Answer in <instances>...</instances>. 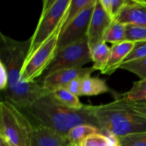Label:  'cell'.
<instances>
[{
    "mask_svg": "<svg viewBox=\"0 0 146 146\" xmlns=\"http://www.w3.org/2000/svg\"><path fill=\"white\" fill-rule=\"evenodd\" d=\"M123 96L131 101L146 102V79L134 82L131 89Z\"/></svg>",
    "mask_w": 146,
    "mask_h": 146,
    "instance_id": "20",
    "label": "cell"
},
{
    "mask_svg": "<svg viewBox=\"0 0 146 146\" xmlns=\"http://www.w3.org/2000/svg\"><path fill=\"white\" fill-rule=\"evenodd\" d=\"M125 41L135 43L146 41V28L133 25H126Z\"/></svg>",
    "mask_w": 146,
    "mask_h": 146,
    "instance_id": "24",
    "label": "cell"
},
{
    "mask_svg": "<svg viewBox=\"0 0 146 146\" xmlns=\"http://www.w3.org/2000/svg\"><path fill=\"white\" fill-rule=\"evenodd\" d=\"M90 62H92L91 48L88 39L85 38L57 51L55 58L42 77L58 70L82 68Z\"/></svg>",
    "mask_w": 146,
    "mask_h": 146,
    "instance_id": "7",
    "label": "cell"
},
{
    "mask_svg": "<svg viewBox=\"0 0 146 146\" xmlns=\"http://www.w3.org/2000/svg\"><path fill=\"white\" fill-rule=\"evenodd\" d=\"M146 57V41H139L135 42V46L127 58L124 60L123 64L131 62L135 60L141 59Z\"/></svg>",
    "mask_w": 146,
    "mask_h": 146,
    "instance_id": "26",
    "label": "cell"
},
{
    "mask_svg": "<svg viewBox=\"0 0 146 146\" xmlns=\"http://www.w3.org/2000/svg\"><path fill=\"white\" fill-rule=\"evenodd\" d=\"M0 146H9L7 142L2 138H0Z\"/></svg>",
    "mask_w": 146,
    "mask_h": 146,
    "instance_id": "29",
    "label": "cell"
},
{
    "mask_svg": "<svg viewBox=\"0 0 146 146\" xmlns=\"http://www.w3.org/2000/svg\"><path fill=\"white\" fill-rule=\"evenodd\" d=\"M95 69L93 66L88 68H78L61 69L53 72L48 75L41 78L40 81L42 83L44 88L51 93L55 90L65 88L71 81L77 78H84L91 76Z\"/></svg>",
    "mask_w": 146,
    "mask_h": 146,
    "instance_id": "9",
    "label": "cell"
},
{
    "mask_svg": "<svg viewBox=\"0 0 146 146\" xmlns=\"http://www.w3.org/2000/svg\"><path fill=\"white\" fill-rule=\"evenodd\" d=\"M120 146H146V131L119 138Z\"/></svg>",
    "mask_w": 146,
    "mask_h": 146,
    "instance_id": "23",
    "label": "cell"
},
{
    "mask_svg": "<svg viewBox=\"0 0 146 146\" xmlns=\"http://www.w3.org/2000/svg\"><path fill=\"white\" fill-rule=\"evenodd\" d=\"M100 2L113 21L126 6L128 0H100Z\"/></svg>",
    "mask_w": 146,
    "mask_h": 146,
    "instance_id": "21",
    "label": "cell"
},
{
    "mask_svg": "<svg viewBox=\"0 0 146 146\" xmlns=\"http://www.w3.org/2000/svg\"><path fill=\"white\" fill-rule=\"evenodd\" d=\"M22 111L34 127L38 125L48 128L65 139L70 130L78 125L86 123L98 127L93 106L84 105L79 110L66 108L55 104L48 94L37 99Z\"/></svg>",
    "mask_w": 146,
    "mask_h": 146,
    "instance_id": "2",
    "label": "cell"
},
{
    "mask_svg": "<svg viewBox=\"0 0 146 146\" xmlns=\"http://www.w3.org/2000/svg\"><path fill=\"white\" fill-rule=\"evenodd\" d=\"M80 146H112V145L106 135L102 133H96L87 137Z\"/></svg>",
    "mask_w": 146,
    "mask_h": 146,
    "instance_id": "25",
    "label": "cell"
},
{
    "mask_svg": "<svg viewBox=\"0 0 146 146\" xmlns=\"http://www.w3.org/2000/svg\"><path fill=\"white\" fill-rule=\"evenodd\" d=\"M30 40L24 41L13 39L0 33V61L8 74V86L1 92V101H7L24 111L34 101L49 93L44 88L40 80L31 83L21 81V71L29 48Z\"/></svg>",
    "mask_w": 146,
    "mask_h": 146,
    "instance_id": "1",
    "label": "cell"
},
{
    "mask_svg": "<svg viewBox=\"0 0 146 146\" xmlns=\"http://www.w3.org/2000/svg\"><path fill=\"white\" fill-rule=\"evenodd\" d=\"M31 146H67L65 138L43 126H34Z\"/></svg>",
    "mask_w": 146,
    "mask_h": 146,
    "instance_id": "13",
    "label": "cell"
},
{
    "mask_svg": "<svg viewBox=\"0 0 146 146\" xmlns=\"http://www.w3.org/2000/svg\"><path fill=\"white\" fill-rule=\"evenodd\" d=\"M64 24L30 56L26 58L21 71V78L23 82H34L41 78L46 72L56 54L59 36Z\"/></svg>",
    "mask_w": 146,
    "mask_h": 146,
    "instance_id": "6",
    "label": "cell"
},
{
    "mask_svg": "<svg viewBox=\"0 0 146 146\" xmlns=\"http://www.w3.org/2000/svg\"><path fill=\"white\" fill-rule=\"evenodd\" d=\"M8 74L5 66L0 61V90L1 92L6 91L8 86Z\"/></svg>",
    "mask_w": 146,
    "mask_h": 146,
    "instance_id": "28",
    "label": "cell"
},
{
    "mask_svg": "<svg viewBox=\"0 0 146 146\" xmlns=\"http://www.w3.org/2000/svg\"><path fill=\"white\" fill-rule=\"evenodd\" d=\"M34 125L20 108L7 101L0 103V138L9 146H31Z\"/></svg>",
    "mask_w": 146,
    "mask_h": 146,
    "instance_id": "4",
    "label": "cell"
},
{
    "mask_svg": "<svg viewBox=\"0 0 146 146\" xmlns=\"http://www.w3.org/2000/svg\"><path fill=\"white\" fill-rule=\"evenodd\" d=\"M71 0H44L43 8L34 34L30 40L27 58L45 42L65 21Z\"/></svg>",
    "mask_w": 146,
    "mask_h": 146,
    "instance_id": "5",
    "label": "cell"
},
{
    "mask_svg": "<svg viewBox=\"0 0 146 146\" xmlns=\"http://www.w3.org/2000/svg\"><path fill=\"white\" fill-rule=\"evenodd\" d=\"M96 1L94 0L84 11L62 29L59 36L57 51L87 38L90 20Z\"/></svg>",
    "mask_w": 146,
    "mask_h": 146,
    "instance_id": "8",
    "label": "cell"
},
{
    "mask_svg": "<svg viewBox=\"0 0 146 146\" xmlns=\"http://www.w3.org/2000/svg\"><path fill=\"white\" fill-rule=\"evenodd\" d=\"M48 96L57 105L66 108L79 110L84 106V104L80 101L78 96L74 95L64 88H59L49 93Z\"/></svg>",
    "mask_w": 146,
    "mask_h": 146,
    "instance_id": "15",
    "label": "cell"
},
{
    "mask_svg": "<svg viewBox=\"0 0 146 146\" xmlns=\"http://www.w3.org/2000/svg\"><path fill=\"white\" fill-rule=\"evenodd\" d=\"M94 1V0H71V3L67 10L63 28L69 24L77 16L79 15Z\"/></svg>",
    "mask_w": 146,
    "mask_h": 146,
    "instance_id": "19",
    "label": "cell"
},
{
    "mask_svg": "<svg viewBox=\"0 0 146 146\" xmlns=\"http://www.w3.org/2000/svg\"><path fill=\"white\" fill-rule=\"evenodd\" d=\"M135 44V42L129 41H125L119 44H113L111 47V55L109 60L107 63L106 68L101 73L106 75H111L118 68H120L124 60L133 49Z\"/></svg>",
    "mask_w": 146,
    "mask_h": 146,
    "instance_id": "12",
    "label": "cell"
},
{
    "mask_svg": "<svg viewBox=\"0 0 146 146\" xmlns=\"http://www.w3.org/2000/svg\"><path fill=\"white\" fill-rule=\"evenodd\" d=\"M115 20L126 25L146 28V1L128 0L126 6Z\"/></svg>",
    "mask_w": 146,
    "mask_h": 146,
    "instance_id": "11",
    "label": "cell"
},
{
    "mask_svg": "<svg viewBox=\"0 0 146 146\" xmlns=\"http://www.w3.org/2000/svg\"><path fill=\"white\" fill-rule=\"evenodd\" d=\"M126 24L113 20L106 33L104 41L113 44H119L125 41Z\"/></svg>",
    "mask_w": 146,
    "mask_h": 146,
    "instance_id": "18",
    "label": "cell"
},
{
    "mask_svg": "<svg viewBox=\"0 0 146 146\" xmlns=\"http://www.w3.org/2000/svg\"><path fill=\"white\" fill-rule=\"evenodd\" d=\"M110 88L105 80L98 77L88 76L83 78L80 91V96H97L109 92Z\"/></svg>",
    "mask_w": 146,
    "mask_h": 146,
    "instance_id": "16",
    "label": "cell"
},
{
    "mask_svg": "<svg viewBox=\"0 0 146 146\" xmlns=\"http://www.w3.org/2000/svg\"><path fill=\"white\" fill-rule=\"evenodd\" d=\"M93 68L95 71L102 72L106 68L111 55V48L108 46L105 41L97 44L91 48Z\"/></svg>",
    "mask_w": 146,
    "mask_h": 146,
    "instance_id": "17",
    "label": "cell"
},
{
    "mask_svg": "<svg viewBox=\"0 0 146 146\" xmlns=\"http://www.w3.org/2000/svg\"><path fill=\"white\" fill-rule=\"evenodd\" d=\"M101 130L108 131L118 138L146 131V102L134 101L122 96L106 104L93 106Z\"/></svg>",
    "mask_w": 146,
    "mask_h": 146,
    "instance_id": "3",
    "label": "cell"
},
{
    "mask_svg": "<svg viewBox=\"0 0 146 146\" xmlns=\"http://www.w3.org/2000/svg\"><path fill=\"white\" fill-rule=\"evenodd\" d=\"M83 78H84L80 77V78H77L76 79L73 80L64 88L69 91L70 92L74 94V95L77 96H80V91H81V84H82Z\"/></svg>",
    "mask_w": 146,
    "mask_h": 146,
    "instance_id": "27",
    "label": "cell"
},
{
    "mask_svg": "<svg viewBox=\"0 0 146 146\" xmlns=\"http://www.w3.org/2000/svg\"><path fill=\"white\" fill-rule=\"evenodd\" d=\"M101 133V128L92 124H81L71 128L66 138L67 146H80L89 135Z\"/></svg>",
    "mask_w": 146,
    "mask_h": 146,
    "instance_id": "14",
    "label": "cell"
},
{
    "mask_svg": "<svg viewBox=\"0 0 146 146\" xmlns=\"http://www.w3.org/2000/svg\"><path fill=\"white\" fill-rule=\"evenodd\" d=\"M120 68L135 74L141 79H146V57L122 64Z\"/></svg>",
    "mask_w": 146,
    "mask_h": 146,
    "instance_id": "22",
    "label": "cell"
},
{
    "mask_svg": "<svg viewBox=\"0 0 146 146\" xmlns=\"http://www.w3.org/2000/svg\"><path fill=\"white\" fill-rule=\"evenodd\" d=\"M112 21V19L102 7L100 0H97L91 15L87 34L90 48L97 44L104 41L106 33Z\"/></svg>",
    "mask_w": 146,
    "mask_h": 146,
    "instance_id": "10",
    "label": "cell"
}]
</instances>
